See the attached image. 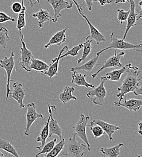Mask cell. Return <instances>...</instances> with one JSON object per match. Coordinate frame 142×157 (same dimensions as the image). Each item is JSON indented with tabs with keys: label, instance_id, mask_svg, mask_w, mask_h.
I'll list each match as a JSON object with an SVG mask.
<instances>
[{
	"label": "cell",
	"instance_id": "6da1fadb",
	"mask_svg": "<svg viewBox=\"0 0 142 157\" xmlns=\"http://www.w3.org/2000/svg\"><path fill=\"white\" fill-rule=\"evenodd\" d=\"M127 75L124 78L122 85L117 88L119 93L117 94V100L115 101L114 105L116 106L123 100L124 96L131 92H133L137 88L142 86V78H138L140 74L139 68L133 66L126 72Z\"/></svg>",
	"mask_w": 142,
	"mask_h": 157
},
{
	"label": "cell",
	"instance_id": "7a4b0ae2",
	"mask_svg": "<svg viewBox=\"0 0 142 157\" xmlns=\"http://www.w3.org/2000/svg\"><path fill=\"white\" fill-rule=\"evenodd\" d=\"M76 134L73 135L70 138L67 144H65L62 150V155L68 157H82L85 153L86 145L77 141Z\"/></svg>",
	"mask_w": 142,
	"mask_h": 157
},
{
	"label": "cell",
	"instance_id": "3957f363",
	"mask_svg": "<svg viewBox=\"0 0 142 157\" xmlns=\"http://www.w3.org/2000/svg\"><path fill=\"white\" fill-rule=\"evenodd\" d=\"M110 40L111 42L109 43V45L102 49L100 52H99L96 55H101L102 53L105 52L107 50L115 48L118 50H132L138 52H142V44H139L137 45L132 44L131 43L125 41V40L119 38L117 35H116V32H113L110 36Z\"/></svg>",
	"mask_w": 142,
	"mask_h": 157
},
{
	"label": "cell",
	"instance_id": "277c9868",
	"mask_svg": "<svg viewBox=\"0 0 142 157\" xmlns=\"http://www.w3.org/2000/svg\"><path fill=\"white\" fill-rule=\"evenodd\" d=\"M107 80L108 79L106 77H101L99 85L93 90L88 91L86 94V97L91 99L96 105L102 106L105 100L107 92L105 88V84Z\"/></svg>",
	"mask_w": 142,
	"mask_h": 157
},
{
	"label": "cell",
	"instance_id": "5b68a950",
	"mask_svg": "<svg viewBox=\"0 0 142 157\" xmlns=\"http://www.w3.org/2000/svg\"><path fill=\"white\" fill-rule=\"evenodd\" d=\"M128 2L130 4L129 13L127 18V24L126 26V29L125 32V34L122 39L125 40L126 38L127 34L129 30L133 27L136 26L137 24V22L142 18V8L139 11H137L136 10V3L134 0H128Z\"/></svg>",
	"mask_w": 142,
	"mask_h": 157
},
{
	"label": "cell",
	"instance_id": "8992f818",
	"mask_svg": "<svg viewBox=\"0 0 142 157\" xmlns=\"http://www.w3.org/2000/svg\"><path fill=\"white\" fill-rule=\"evenodd\" d=\"M15 54L12 52L9 57H5L3 59L0 60V67L4 69L7 74V86H6V99L8 100L9 98V95L10 93V77L12 73L13 70L15 68V62L14 60Z\"/></svg>",
	"mask_w": 142,
	"mask_h": 157
},
{
	"label": "cell",
	"instance_id": "52a82bcc",
	"mask_svg": "<svg viewBox=\"0 0 142 157\" xmlns=\"http://www.w3.org/2000/svg\"><path fill=\"white\" fill-rule=\"evenodd\" d=\"M90 120V117L88 116H85L84 114H81L80 115V118L76 123V124L73 126V129H74L75 134L78 137L80 138L86 144L88 151H90L91 150V145L89 143L86 132V128L88 126L87 123L88 120Z\"/></svg>",
	"mask_w": 142,
	"mask_h": 157
},
{
	"label": "cell",
	"instance_id": "ba28073f",
	"mask_svg": "<svg viewBox=\"0 0 142 157\" xmlns=\"http://www.w3.org/2000/svg\"><path fill=\"white\" fill-rule=\"evenodd\" d=\"M19 34L22 45L21 48V56L20 58L21 65L24 70H25L28 73H30L31 70L29 69V66L32 61L34 59V56L32 52L30 51L26 47L25 43L24 41V36L22 33V31H19Z\"/></svg>",
	"mask_w": 142,
	"mask_h": 157
},
{
	"label": "cell",
	"instance_id": "9c48e42d",
	"mask_svg": "<svg viewBox=\"0 0 142 157\" xmlns=\"http://www.w3.org/2000/svg\"><path fill=\"white\" fill-rule=\"evenodd\" d=\"M27 113H26V127L24 131V134L29 136L30 134L29 131L33 123L38 118L42 119L44 116L42 114H39L36 111V105L34 103H29L27 106Z\"/></svg>",
	"mask_w": 142,
	"mask_h": 157
},
{
	"label": "cell",
	"instance_id": "30bf717a",
	"mask_svg": "<svg viewBox=\"0 0 142 157\" xmlns=\"http://www.w3.org/2000/svg\"><path fill=\"white\" fill-rule=\"evenodd\" d=\"M125 55V53L124 52H121L119 53H117L116 50L114 52V55L110 57L109 58L107 59L103 64L102 65V67L96 73L93 74L91 75L92 78H94L98 75L100 73L102 70L106 69V68H121L123 67L122 63L121 62V59L122 57H123Z\"/></svg>",
	"mask_w": 142,
	"mask_h": 157
},
{
	"label": "cell",
	"instance_id": "8fae6325",
	"mask_svg": "<svg viewBox=\"0 0 142 157\" xmlns=\"http://www.w3.org/2000/svg\"><path fill=\"white\" fill-rule=\"evenodd\" d=\"M48 2L53 7L54 15L53 22H56L59 17H61V12L64 9H70L73 7V2L71 1L69 3L65 0H45Z\"/></svg>",
	"mask_w": 142,
	"mask_h": 157
},
{
	"label": "cell",
	"instance_id": "7c38bea8",
	"mask_svg": "<svg viewBox=\"0 0 142 157\" xmlns=\"http://www.w3.org/2000/svg\"><path fill=\"white\" fill-rule=\"evenodd\" d=\"M13 91L10 92L9 98L15 100L20 106V108H24L25 105L24 103V99L26 95V91L23 85L20 82H15L12 85Z\"/></svg>",
	"mask_w": 142,
	"mask_h": 157
},
{
	"label": "cell",
	"instance_id": "4fadbf2b",
	"mask_svg": "<svg viewBox=\"0 0 142 157\" xmlns=\"http://www.w3.org/2000/svg\"><path fill=\"white\" fill-rule=\"evenodd\" d=\"M48 105V113L50 116V119L49 121V134H48V138H50L53 135H56L58 136L59 139L61 140L62 134V130L61 129L60 126L59 125L58 121L56 120H55L53 117V111L56 110V106L55 105H50L49 104Z\"/></svg>",
	"mask_w": 142,
	"mask_h": 157
},
{
	"label": "cell",
	"instance_id": "5bb4252c",
	"mask_svg": "<svg viewBox=\"0 0 142 157\" xmlns=\"http://www.w3.org/2000/svg\"><path fill=\"white\" fill-rule=\"evenodd\" d=\"M82 17L85 20L86 23L88 24L90 30V35L86 37V39L88 40H94L97 44H99L102 42H105L106 40L105 37L101 33L91 24L89 19L82 13V12H79Z\"/></svg>",
	"mask_w": 142,
	"mask_h": 157
},
{
	"label": "cell",
	"instance_id": "9a60e30c",
	"mask_svg": "<svg viewBox=\"0 0 142 157\" xmlns=\"http://www.w3.org/2000/svg\"><path fill=\"white\" fill-rule=\"evenodd\" d=\"M67 49H68V46H65L63 47L62 49H61L59 55H58V56L56 58H54V59L52 60V63L49 65L48 68L44 71H42L41 73V74H43V75H45L47 76H48L50 78H53L54 76H57L58 75V67H59V60H60V57H61V55H62V53H63V52L65 50H66Z\"/></svg>",
	"mask_w": 142,
	"mask_h": 157
},
{
	"label": "cell",
	"instance_id": "2e32d148",
	"mask_svg": "<svg viewBox=\"0 0 142 157\" xmlns=\"http://www.w3.org/2000/svg\"><path fill=\"white\" fill-rule=\"evenodd\" d=\"M93 124H98L100 126L103 130V131L105 132V134H106V135L108 136L109 140L113 141L114 143L115 142L113 138V134L116 131L119 130L121 129L118 126L109 124L101 120H94L91 121L90 122V125Z\"/></svg>",
	"mask_w": 142,
	"mask_h": 157
},
{
	"label": "cell",
	"instance_id": "e0dca14e",
	"mask_svg": "<svg viewBox=\"0 0 142 157\" xmlns=\"http://www.w3.org/2000/svg\"><path fill=\"white\" fill-rule=\"evenodd\" d=\"M71 72L72 73L71 83L74 84L76 86L79 87L82 86L86 88H91L93 89L96 87L95 85L89 83L86 81L85 80V78L86 76V75H83L82 73H78L76 71H73Z\"/></svg>",
	"mask_w": 142,
	"mask_h": 157
},
{
	"label": "cell",
	"instance_id": "ac0fdd59",
	"mask_svg": "<svg viewBox=\"0 0 142 157\" xmlns=\"http://www.w3.org/2000/svg\"><path fill=\"white\" fill-rule=\"evenodd\" d=\"M142 105V100L140 99H135V98H130V99H125L122 101L116 106L117 107L123 106L129 111L136 112L139 111Z\"/></svg>",
	"mask_w": 142,
	"mask_h": 157
},
{
	"label": "cell",
	"instance_id": "d6986e66",
	"mask_svg": "<svg viewBox=\"0 0 142 157\" xmlns=\"http://www.w3.org/2000/svg\"><path fill=\"white\" fill-rule=\"evenodd\" d=\"M132 67V65L131 63H128L118 70H114L111 72L106 73V78L111 81L119 82L121 80L122 75L126 72H128Z\"/></svg>",
	"mask_w": 142,
	"mask_h": 157
},
{
	"label": "cell",
	"instance_id": "ffe728a7",
	"mask_svg": "<svg viewBox=\"0 0 142 157\" xmlns=\"http://www.w3.org/2000/svg\"><path fill=\"white\" fill-rule=\"evenodd\" d=\"M67 29H63L56 33H55L52 37L49 40L48 42L44 46L45 49H47L50 46L52 45H60L64 43L66 40V31Z\"/></svg>",
	"mask_w": 142,
	"mask_h": 157
},
{
	"label": "cell",
	"instance_id": "44dd1931",
	"mask_svg": "<svg viewBox=\"0 0 142 157\" xmlns=\"http://www.w3.org/2000/svg\"><path fill=\"white\" fill-rule=\"evenodd\" d=\"M100 55H96V56L93 58L92 59L90 60H88L87 62L85 63L84 64L82 65L81 66H77L75 67H73L70 69V71H79V70H83L86 72H91L93 69L94 68V67H95V65H101V64H98L97 63V62L98 60V59L99 58Z\"/></svg>",
	"mask_w": 142,
	"mask_h": 157
},
{
	"label": "cell",
	"instance_id": "7402d4cb",
	"mask_svg": "<svg viewBox=\"0 0 142 157\" xmlns=\"http://www.w3.org/2000/svg\"><path fill=\"white\" fill-rule=\"evenodd\" d=\"M32 17L37 18L38 20V24L40 29L43 27L45 22L53 21V17L50 15L49 10L48 9H41L38 12L33 13Z\"/></svg>",
	"mask_w": 142,
	"mask_h": 157
},
{
	"label": "cell",
	"instance_id": "603a6c76",
	"mask_svg": "<svg viewBox=\"0 0 142 157\" xmlns=\"http://www.w3.org/2000/svg\"><path fill=\"white\" fill-rule=\"evenodd\" d=\"M50 119V116L49 115L48 118L46 122V123L44 124V127L41 129V132L39 135V136L36 138V142L38 143H41V146L36 147L38 151H40L41 148L44 146V145L46 143L47 139L48 138V134H49V121Z\"/></svg>",
	"mask_w": 142,
	"mask_h": 157
},
{
	"label": "cell",
	"instance_id": "cb8c5ba5",
	"mask_svg": "<svg viewBox=\"0 0 142 157\" xmlns=\"http://www.w3.org/2000/svg\"><path fill=\"white\" fill-rule=\"evenodd\" d=\"M75 91V88L73 86H66L64 87L63 91L59 94V98L61 102L63 104H66L71 100H77L78 98L72 94V93Z\"/></svg>",
	"mask_w": 142,
	"mask_h": 157
},
{
	"label": "cell",
	"instance_id": "d4e9b609",
	"mask_svg": "<svg viewBox=\"0 0 142 157\" xmlns=\"http://www.w3.org/2000/svg\"><path fill=\"white\" fill-rule=\"evenodd\" d=\"M123 146V143H119L111 147H102L99 151L106 157H118L121 154L120 148Z\"/></svg>",
	"mask_w": 142,
	"mask_h": 157
},
{
	"label": "cell",
	"instance_id": "484cf974",
	"mask_svg": "<svg viewBox=\"0 0 142 157\" xmlns=\"http://www.w3.org/2000/svg\"><path fill=\"white\" fill-rule=\"evenodd\" d=\"M0 149L5 151L13 157H22L18 154L15 147L7 139L0 138Z\"/></svg>",
	"mask_w": 142,
	"mask_h": 157
},
{
	"label": "cell",
	"instance_id": "4316f807",
	"mask_svg": "<svg viewBox=\"0 0 142 157\" xmlns=\"http://www.w3.org/2000/svg\"><path fill=\"white\" fill-rule=\"evenodd\" d=\"M22 9L20 12L18 13V17L17 18V29L19 31H22V29L26 27V21H25V16L26 13V8L24 6V0H21Z\"/></svg>",
	"mask_w": 142,
	"mask_h": 157
},
{
	"label": "cell",
	"instance_id": "83f0119b",
	"mask_svg": "<svg viewBox=\"0 0 142 157\" xmlns=\"http://www.w3.org/2000/svg\"><path fill=\"white\" fill-rule=\"evenodd\" d=\"M49 65H48L47 63L45 62L40 60V59H33V60L32 61L30 66H29V69L30 70H33L35 71L36 73H41L42 71H44L46 70Z\"/></svg>",
	"mask_w": 142,
	"mask_h": 157
},
{
	"label": "cell",
	"instance_id": "f1b7e54d",
	"mask_svg": "<svg viewBox=\"0 0 142 157\" xmlns=\"http://www.w3.org/2000/svg\"><path fill=\"white\" fill-rule=\"evenodd\" d=\"M65 144V139L62 138L60 141L55 145L53 149L47 154L45 157H56L63 150L64 145Z\"/></svg>",
	"mask_w": 142,
	"mask_h": 157
},
{
	"label": "cell",
	"instance_id": "f546056e",
	"mask_svg": "<svg viewBox=\"0 0 142 157\" xmlns=\"http://www.w3.org/2000/svg\"><path fill=\"white\" fill-rule=\"evenodd\" d=\"M91 42L92 40H88L86 39L85 42L83 44V53L81 58L78 59V63L80 64L82 61H84L85 59L87 58V56L90 55V53L91 52L92 46H91Z\"/></svg>",
	"mask_w": 142,
	"mask_h": 157
},
{
	"label": "cell",
	"instance_id": "4dcf8cb0",
	"mask_svg": "<svg viewBox=\"0 0 142 157\" xmlns=\"http://www.w3.org/2000/svg\"><path fill=\"white\" fill-rule=\"evenodd\" d=\"M9 30L5 27H1L0 28V47L5 48L8 42L10 40L9 36Z\"/></svg>",
	"mask_w": 142,
	"mask_h": 157
},
{
	"label": "cell",
	"instance_id": "1f68e13d",
	"mask_svg": "<svg viewBox=\"0 0 142 157\" xmlns=\"http://www.w3.org/2000/svg\"><path fill=\"white\" fill-rule=\"evenodd\" d=\"M57 140L56 138H54L53 140L48 142L47 143H45L44 146L39 151V152L35 155V157H39L42 154H48L55 146V145L56 144Z\"/></svg>",
	"mask_w": 142,
	"mask_h": 157
},
{
	"label": "cell",
	"instance_id": "d6a6232c",
	"mask_svg": "<svg viewBox=\"0 0 142 157\" xmlns=\"http://www.w3.org/2000/svg\"><path fill=\"white\" fill-rule=\"evenodd\" d=\"M83 48V44H80L76 46H75L70 50H66V52L62 55L60 57L61 59H63L64 58L71 56H76L79 55V52Z\"/></svg>",
	"mask_w": 142,
	"mask_h": 157
},
{
	"label": "cell",
	"instance_id": "836d02e7",
	"mask_svg": "<svg viewBox=\"0 0 142 157\" xmlns=\"http://www.w3.org/2000/svg\"><path fill=\"white\" fill-rule=\"evenodd\" d=\"M90 131L93 133L95 138L100 137L105 134V132L102 128L98 124L90 125Z\"/></svg>",
	"mask_w": 142,
	"mask_h": 157
},
{
	"label": "cell",
	"instance_id": "e575fe53",
	"mask_svg": "<svg viewBox=\"0 0 142 157\" xmlns=\"http://www.w3.org/2000/svg\"><path fill=\"white\" fill-rule=\"evenodd\" d=\"M117 20L120 21L121 24H122L123 22L126 21L128 18L129 10L125 11L123 9H117Z\"/></svg>",
	"mask_w": 142,
	"mask_h": 157
},
{
	"label": "cell",
	"instance_id": "d590c367",
	"mask_svg": "<svg viewBox=\"0 0 142 157\" xmlns=\"http://www.w3.org/2000/svg\"><path fill=\"white\" fill-rule=\"evenodd\" d=\"M7 21L15 22V20L13 18L9 16L7 13L2 12H0V24L4 23Z\"/></svg>",
	"mask_w": 142,
	"mask_h": 157
},
{
	"label": "cell",
	"instance_id": "8d00e7d4",
	"mask_svg": "<svg viewBox=\"0 0 142 157\" xmlns=\"http://www.w3.org/2000/svg\"><path fill=\"white\" fill-rule=\"evenodd\" d=\"M12 10L15 13H19L22 9V5L21 3L19 2H15L12 4L11 6Z\"/></svg>",
	"mask_w": 142,
	"mask_h": 157
},
{
	"label": "cell",
	"instance_id": "74e56055",
	"mask_svg": "<svg viewBox=\"0 0 142 157\" xmlns=\"http://www.w3.org/2000/svg\"><path fill=\"white\" fill-rule=\"evenodd\" d=\"M85 2V6L88 8L89 11H91L92 9V6L93 4V0H83Z\"/></svg>",
	"mask_w": 142,
	"mask_h": 157
},
{
	"label": "cell",
	"instance_id": "f35d334b",
	"mask_svg": "<svg viewBox=\"0 0 142 157\" xmlns=\"http://www.w3.org/2000/svg\"><path fill=\"white\" fill-rule=\"evenodd\" d=\"M142 86H140V87H139V88H137L136 90H135L134 91H133V93H134V94H135V95H136V96H138V95H140V96H142Z\"/></svg>",
	"mask_w": 142,
	"mask_h": 157
},
{
	"label": "cell",
	"instance_id": "ab89813d",
	"mask_svg": "<svg viewBox=\"0 0 142 157\" xmlns=\"http://www.w3.org/2000/svg\"><path fill=\"white\" fill-rule=\"evenodd\" d=\"M96 1L99 2V4H101V6H104L106 4H111V3L108 0H96Z\"/></svg>",
	"mask_w": 142,
	"mask_h": 157
},
{
	"label": "cell",
	"instance_id": "60d3db41",
	"mask_svg": "<svg viewBox=\"0 0 142 157\" xmlns=\"http://www.w3.org/2000/svg\"><path fill=\"white\" fill-rule=\"evenodd\" d=\"M142 121H140L138 123V134L140 136H142Z\"/></svg>",
	"mask_w": 142,
	"mask_h": 157
},
{
	"label": "cell",
	"instance_id": "b9f144b4",
	"mask_svg": "<svg viewBox=\"0 0 142 157\" xmlns=\"http://www.w3.org/2000/svg\"><path fill=\"white\" fill-rule=\"evenodd\" d=\"M71 1H72L73 3H75V4L76 5L78 12H81L82 11V8L81 7L80 5L78 3V2H77L76 0H71Z\"/></svg>",
	"mask_w": 142,
	"mask_h": 157
},
{
	"label": "cell",
	"instance_id": "7bdbcfd3",
	"mask_svg": "<svg viewBox=\"0 0 142 157\" xmlns=\"http://www.w3.org/2000/svg\"><path fill=\"white\" fill-rule=\"evenodd\" d=\"M29 1H30V2L29 3V6L31 7H32L36 4V2H32V0H29ZM36 1L38 3H40V0H36Z\"/></svg>",
	"mask_w": 142,
	"mask_h": 157
},
{
	"label": "cell",
	"instance_id": "ee69618b",
	"mask_svg": "<svg viewBox=\"0 0 142 157\" xmlns=\"http://www.w3.org/2000/svg\"><path fill=\"white\" fill-rule=\"evenodd\" d=\"M128 1V0H116L115 1V4H119V3H125Z\"/></svg>",
	"mask_w": 142,
	"mask_h": 157
},
{
	"label": "cell",
	"instance_id": "f6af8a7d",
	"mask_svg": "<svg viewBox=\"0 0 142 157\" xmlns=\"http://www.w3.org/2000/svg\"><path fill=\"white\" fill-rule=\"evenodd\" d=\"M0 157H5L4 155L0 151Z\"/></svg>",
	"mask_w": 142,
	"mask_h": 157
},
{
	"label": "cell",
	"instance_id": "bcb514c9",
	"mask_svg": "<svg viewBox=\"0 0 142 157\" xmlns=\"http://www.w3.org/2000/svg\"><path fill=\"white\" fill-rule=\"evenodd\" d=\"M136 157H142L141 156H140L139 155H136Z\"/></svg>",
	"mask_w": 142,
	"mask_h": 157
},
{
	"label": "cell",
	"instance_id": "7dc6e473",
	"mask_svg": "<svg viewBox=\"0 0 142 157\" xmlns=\"http://www.w3.org/2000/svg\"><path fill=\"white\" fill-rule=\"evenodd\" d=\"M108 1H110V2H112V1H113V0H108Z\"/></svg>",
	"mask_w": 142,
	"mask_h": 157
},
{
	"label": "cell",
	"instance_id": "c3c4849f",
	"mask_svg": "<svg viewBox=\"0 0 142 157\" xmlns=\"http://www.w3.org/2000/svg\"></svg>",
	"mask_w": 142,
	"mask_h": 157
}]
</instances>
